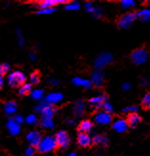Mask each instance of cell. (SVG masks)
I'll use <instances>...</instances> for the list:
<instances>
[{
  "label": "cell",
  "instance_id": "9a60e30c",
  "mask_svg": "<svg viewBox=\"0 0 150 156\" xmlns=\"http://www.w3.org/2000/svg\"><path fill=\"white\" fill-rule=\"evenodd\" d=\"M104 101H107V96L106 95H99V96L92 98L89 101V105L95 108H99Z\"/></svg>",
  "mask_w": 150,
  "mask_h": 156
},
{
  "label": "cell",
  "instance_id": "5b68a950",
  "mask_svg": "<svg viewBox=\"0 0 150 156\" xmlns=\"http://www.w3.org/2000/svg\"><path fill=\"white\" fill-rule=\"evenodd\" d=\"M112 59H113V57L110 53H106V52L101 53L96 58V60H95V66L100 70L101 68H103V67H105L106 65L112 62Z\"/></svg>",
  "mask_w": 150,
  "mask_h": 156
},
{
  "label": "cell",
  "instance_id": "e575fe53",
  "mask_svg": "<svg viewBox=\"0 0 150 156\" xmlns=\"http://www.w3.org/2000/svg\"><path fill=\"white\" fill-rule=\"evenodd\" d=\"M92 15L95 17H97V18L100 17L102 16V10H101L100 7H94V10L92 12Z\"/></svg>",
  "mask_w": 150,
  "mask_h": 156
},
{
  "label": "cell",
  "instance_id": "bcb514c9",
  "mask_svg": "<svg viewBox=\"0 0 150 156\" xmlns=\"http://www.w3.org/2000/svg\"><path fill=\"white\" fill-rule=\"evenodd\" d=\"M2 85H3V77L0 75V89H1Z\"/></svg>",
  "mask_w": 150,
  "mask_h": 156
},
{
  "label": "cell",
  "instance_id": "ffe728a7",
  "mask_svg": "<svg viewBox=\"0 0 150 156\" xmlns=\"http://www.w3.org/2000/svg\"><path fill=\"white\" fill-rule=\"evenodd\" d=\"M84 109H85V105L82 101H78L75 103L74 105V113L76 116H82L84 113Z\"/></svg>",
  "mask_w": 150,
  "mask_h": 156
},
{
  "label": "cell",
  "instance_id": "d590c367",
  "mask_svg": "<svg viewBox=\"0 0 150 156\" xmlns=\"http://www.w3.org/2000/svg\"><path fill=\"white\" fill-rule=\"evenodd\" d=\"M122 111L125 112V113H129V114H131V113H137L138 107L137 106H128V107H125Z\"/></svg>",
  "mask_w": 150,
  "mask_h": 156
},
{
  "label": "cell",
  "instance_id": "ee69618b",
  "mask_svg": "<svg viewBox=\"0 0 150 156\" xmlns=\"http://www.w3.org/2000/svg\"><path fill=\"white\" fill-rule=\"evenodd\" d=\"M18 43H19L20 46H23V45H24V40H23V38H22V37H20L18 38Z\"/></svg>",
  "mask_w": 150,
  "mask_h": 156
},
{
  "label": "cell",
  "instance_id": "3957f363",
  "mask_svg": "<svg viewBox=\"0 0 150 156\" xmlns=\"http://www.w3.org/2000/svg\"><path fill=\"white\" fill-rule=\"evenodd\" d=\"M148 58V53L147 50L145 48H139L136 49L131 54V59L135 64H142L145 63Z\"/></svg>",
  "mask_w": 150,
  "mask_h": 156
},
{
  "label": "cell",
  "instance_id": "e0dca14e",
  "mask_svg": "<svg viewBox=\"0 0 150 156\" xmlns=\"http://www.w3.org/2000/svg\"><path fill=\"white\" fill-rule=\"evenodd\" d=\"M16 109H17V105L16 101H7L4 105V111L6 115H8V116L15 114Z\"/></svg>",
  "mask_w": 150,
  "mask_h": 156
},
{
  "label": "cell",
  "instance_id": "8fae6325",
  "mask_svg": "<svg viewBox=\"0 0 150 156\" xmlns=\"http://www.w3.org/2000/svg\"><path fill=\"white\" fill-rule=\"evenodd\" d=\"M128 128L127 122L124 119H117L113 123V129L117 132H125Z\"/></svg>",
  "mask_w": 150,
  "mask_h": 156
},
{
  "label": "cell",
  "instance_id": "30bf717a",
  "mask_svg": "<svg viewBox=\"0 0 150 156\" xmlns=\"http://www.w3.org/2000/svg\"><path fill=\"white\" fill-rule=\"evenodd\" d=\"M68 1H64V0H45L38 4V8L39 10H43V9H51L54 8V6L58 5V4H67Z\"/></svg>",
  "mask_w": 150,
  "mask_h": 156
},
{
  "label": "cell",
  "instance_id": "f6af8a7d",
  "mask_svg": "<svg viewBox=\"0 0 150 156\" xmlns=\"http://www.w3.org/2000/svg\"><path fill=\"white\" fill-rule=\"evenodd\" d=\"M30 58L33 60V62H35V59H36V55H35V54H30Z\"/></svg>",
  "mask_w": 150,
  "mask_h": 156
},
{
  "label": "cell",
  "instance_id": "7a4b0ae2",
  "mask_svg": "<svg viewBox=\"0 0 150 156\" xmlns=\"http://www.w3.org/2000/svg\"><path fill=\"white\" fill-rule=\"evenodd\" d=\"M26 80V76L22 72L20 71H15L12 72L8 77V83L9 85L12 87H18L24 84Z\"/></svg>",
  "mask_w": 150,
  "mask_h": 156
},
{
  "label": "cell",
  "instance_id": "f1b7e54d",
  "mask_svg": "<svg viewBox=\"0 0 150 156\" xmlns=\"http://www.w3.org/2000/svg\"><path fill=\"white\" fill-rule=\"evenodd\" d=\"M141 104L145 108H148L150 106V93H146L145 95V97L142 98Z\"/></svg>",
  "mask_w": 150,
  "mask_h": 156
},
{
  "label": "cell",
  "instance_id": "9c48e42d",
  "mask_svg": "<svg viewBox=\"0 0 150 156\" xmlns=\"http://www.w3.org/2000/svg\"><path fill=\"white\" fill-rule=\"evenodd\" d=\"M91 83L96 85L97 87H100V86L103 85V83H104V73L99 69L94 71L92 74Z\"/></svg>",
  "mask_w": 150,
  "mask_h": 156
},
{
  "label": "cell",
  "instance_id": "44dd1931",
  "mask_svg": "<svg viewBox=\"0 0 150 156\" xmlns=\"http://www.w3.org/2000/svg\"><path fill=\"white\" fill-rule=\"evenodd\" d=\"M92 142L96 145H102V146H107L108 145V139L104 135L97 134L95 135L94 138H92Z\"/></svg>",
  "mask_w": 150,
  "mask_h": 156
},
{
  "label": "cell",
  "instance_id": "7dc6e473",
  "mask_svg": "<svg viewBox=\"0 0 150 156\" xmlns=\"http://www.w3.org/2000/svg\"><path fill=\"white\" fill-rule=\"evenodd\" d=\"M68 123H69L70 125H74L75 123H74V121H72V120H68Z\"/></svg>",
  "mask_w": 150,
  "mask_h": 156
},
{
  "label": "cell",
  "instance_id": "cb8c5ba5",
  "mask_svg": "<svg viewBox=\"0 0 150 156\" xmlns=\"http://www.w3.org/2000/svg\"><path fill=\"white\" fill-rule=\"evenodd\" d=\"M54 113V107L50 105H47L43 109V111L41 112L42 117H44V118H53Z\"/></svg>",
  "mask_w": 150,
  "mask_h": 156
},
{
  "label": "cell",
  "instance_id": "7bdbcfd3",
  "mask_svg": "<svg viewBox=\"0 0 150 156\" xmlns=\"http://www.w3.org/2000/svg\"><path fill=\"white\" fill-rule=\"evenodd\" d=\"M147 83H148V80H147L146 79H141V85L145 86V85H147Z\"/></svg>",
  "mask_w": 150,
  "mask_h": 156
},
{
  "label": "cell",
  "instance_id": "d4e9b609",
  "mask_svg": "<svg viewBox=\"0 0 150 156\" xmlns=\"http://www.w3.org/2000/svg\"><path fill=\"white\" fill-rule=\"evenodd\" d=\"M41 126L46 128H53L54 126V124L52 118H41Z\"/></svg>",
  "mask_w": 150,
  "mask_h": 156
},
{
  "label": "cell",
  "instance_id": "7c38bea8",
  "mask_svg": "<svg viewBox=\"0 0 150 156\" xmlns=\"http://www.w3.org/2000/svg\"><path fill=\"white\" fill-rule=\"evenodd\" d=\"M78 144L82 147H87L91 146L92 138L88 133H79L78 136Z\"/></svg>",
  "mask_w": 150,
  "mask_h": 156
},
{
  "label": "cell",
  "instance_id": "f546056e",
  "mask_svg": "<svg viewBox=\"0 0 150 156\" xmlns=\"http://www.w3.org/2000/svg\"><path fill=\"white\" fill-rule=\"evenodd\" d=\"M120 5L124 9H129L130 7H133L135 6V2L134 1H131V0H124V1L120 2Z\"/></svg>",
  "mask_w": 150,
  "mask_h": 156
},
{
  "label": "cell",
  "instance_id": "c3c4849f",
  "mask_svg": "<svg viewBox=\"0 0 150 156\" xmlns=\"http://www.w3.org/2000/svg\"><path fill=\"white\" fill-rule=\"evenodd\" d=\"M68 156H77V154L76 153H70Z\"/></svg>",
  "mask_w": 150,
  "mask_h": 156
},
{
  "label": "cell",
  "instance_id": "83f0119b",
  "mask_svg": "<svg viewBox=\"0 0 150 156\" xmlns=\"http://www.w3.org/2000/svg\"><path fill=\"white\" fill-rule=\"evenodd\" d=\"M43 94H44V91L43 90L36 89V90H33V91L31 92V96H32L33 99H35V100H40V99L42 98Z\"/></svg>",
  "mask_w": 150,
  "mask_h": 156
},
{
  "label": "cell",
  "instance_id": "836d02e7",
  "mask_svg": "<svg viewBox=\"0 0 150 156\" xmlns=\"http://www.w3.org/2000/svg\"><path fill=\"white\" fill-rule=\"evenodd\" d=\"M47 105H48V104H47L45 101H41L35 108H36V110H37V112L41 113V112L43 111V109H44V108H45Z\"/></svg>",
  "mask_w": 150,
  "mask_h": 156
},
{
  "label": "cell",
  "instance_id": "484cf974",
  "mask_svg": "<svg viewBox=\"0 0 150 156\" xmlns=\"http://www.w3.org/2000/svg\"><path fill=\"white\" fill-rule=\"evenodd\" d=\"M79 9V3L78 2H68L65 5V10H69V11H77Z\"/></svg>",
  "mask_w": 150,
  "mask_h": 156
},
{
  "label": "cell",
  "instance_id": "ac0fdd59",
  "mask_svg": "<svg viewBox=\"0 0 150 156\" xmlns=\"http://www.w3.org/2000/svg\"><path fill=\"white\" fill-rule=\"evenodd\" d=\"M92 128H93V123L89 120L82 121L78 126L79 133H87V132L91 131Z\"/></svg>",
  "mask_w": 150,
  "mask_h": 156
},
{
  "label": "cell",
  "instance_id": "b9f144b4",
  "mask_svg": "<svg viewBox=\"0 0 150 156\" xmlns=\"http://www.w3.org/2000/svg\"><path fill=\"white\" fill-rule=\"evenodd\" d=\"M130 87H131L130 83H124V85H122V90H124V91H127V90L130 89Z\"/></svg>",
  "mask_w": 150,
  "mask_h": 156
},
{
  "label": "cell",
  "instance_id": "277c9868",
  "mask_svg": "<svg viewBox=\"0 0 150 156\" xmlns=\"http://www.w3.org/2000/svg\"><path fill=\"white\" fill-rule=\"evenodd\" d=\"M54 141H56L57 147H59L61 148H66L70 144V138L68 133L64 130L58 131L56 136H54Z\"/></svg>",
  "mask_w": 150,
  "mask_h": 156
},
{
  "label": "cell",
  "instance_id": "7402d4cb",
  "mask_svg": "<svg viewBox=\"0 0 150 156\" xmlns=\"http://www.w3.org/2000/svg\"><path fill=\"white\" fill-rule=\"evenodd\" d=\"M136 16H137L139 19H141V21H147L150 18V12L147 9L145 10H141L139 12L136 13Z\"/></svg>",
  "mask_w": 150,
  "mask_h": 156
},
{
  "label": "cell",
  "instance_id": "5bb4252c",
  "mask_svg": "<svg viewBox=\"0 0 150 156\" xmlns=\"http://www.w3.org/2000/svg\"><path fill=\"white\" fill-rule=\"evenodd\" d=\"M7 127H8V129L12 135H17L20 133V130H21L20 125H18L13 119H10L8 121V123H7Z\"/></svg>",
  "mask_w": 150,
  "mask_h": 156
},
{
  "label": "cell",
  "instance_id": "4fadbf2b",
  "mask_svg": "<svg viewBox=\"0 0 150 156\" xmlns=\"http://www.w3.org/2000/svg\"><path fill=\"white\" fill-rule=\"evenodd\" d=\"M63 99V95L57 92V93H51L49 95H47V97L45 98V101L48 105H54V104H58L59 101H61Z\"/></svg>",
  "mask_w": 150,
  "mask_h": 156
},
{
  "label": "cell",
  "instance_id": "60d3db41",
  "mask_svg": "<svg viewBox=\"0 0 150 156\" xmlns=\"http://www.w3.org/2000/svg\"><path fill=\"white\" fill-rule=\"evenodd\" d=\"M49 83H50V84H52V85H58V80H56V79H50V80H49Z\"/></svg>",
  "mask_w": 150,
  "mask_h": 156
},
{
  "label": "cell",
  "instance_id": "74e56055",
  "mask_svg": "<svg viewBox=\"0 0 150 156\" xmlns=\"http://www.w3.org/2000/svg\"><path fill=\"white\" fill-rule=\"evenodd\" d=\"M35 153H36L35 148L32 147H28V148L26 150V155H27V156H36Z\"/></svg>",
  "mask_w": 150,
  "mask_h": 156
},
{
  "label": "cell",
  "instance_id": "ba28073f",
  "mask_svg": "<svg viewBox=\"0 0 150 156\" xmlns=\"http://www.w3.org/2000/svg\"><path fill=\"white\" fill-rule=\"evenodd\" d=\"M26 139L29 142V144L32 146V147H33L38 146V144L40 143V141L42 139V136L38 131H30L27 134Z\"/></svg>",
  "mask_w": 150,
  "mask_h": 156
},
{
  "label": "cell",
  "instance_id": "6da1fadb",
  "mask_svg": "<svg viewBox=\"0 0 150 156\" xmlns=\"http://www.w3.org/2000/svg\"><path fill=\"white\" fill-rule=\"evenodd\" d=\"M37 147V151L40 153H47V152L53 151L54 148L57 147V144L54 137L46 136L41 139V141H40V143L38 144Z\"/></svg>",
  "mask_w": 150,
  "mask_h": 156
},
{
  "label": "cell",
  "instance_id": "8d00e7d4",
  "mask_svg": "<svg viewBox=\"0 0 150 156\" xmlns=\"http://www.w3.org/2000/svg\"><path fill=\"white\" fill-rule=\"evenodd\" d=\"M54 12V8H51V9H43V10H39L37 12V13L39 15H49V13H52Z\"/></svg>",
  "mask_w": 150,
  "mask_h": 156
},
{
  "label": "cell",
  "instance_id": "4316f807",
  "mask_svg": "<svg viewBox=\"0 0 150 156\" xmlns=\"http://www.w3.org/2000/svg\"><path fill=\"white\" fill-rule=\"evenodd\" d=\"M39 80H40V75L37 72H33L31 74V76H30L31 84H37L39 83Z\"/></svg>",
  "mask_w": 150,
  "mask_h": 156
},
{
  "label": "cell",
  "instance_id": "d6a6232c",
  "mask_svg": "<svg viewBox=\"0 0 150 156\" xmlns=\"http://www.w3.org/2000/svg\"><path fill=\"white\" fill-rule=\"evenodd\" d=\"M11 69V67L8 63H4L0 65V75L3 76L5 74H7L9 72V70Z\"/></svg>",
  "mask_w": 150,
  "mask_h": 156
},
{
  "label": "cell",
  "instance_id": "8992f818",
  "mask_svg": "<svg viewBox=\"0 0 150 156\" xmlns=\"http://www.w3.org/2000/svg\"><path fill=\"white\" fill-rule=\"evenodd\" d=\"M136 18H137V16H136V13H134V12L125 13V15H124L119 19L118 25H119L120 28L127 29L132 25V23L135 21Z\"/></svg>",
  "mask_w": 150,
  "mask_h": 156
},
{
  "label": "cell",
  "instance_id": "2e32d148",
  "mask_svg": "<svg viewBox=\"0 0 150 156\" xmlns=\"http://www.w3.org/2000/svg\"><path fill=\"white\" fill-rule=\"evenodd\" d=\"M141 121V118L140 115H138L137 113H131L128 115L127 117V125L131 127H136Z\"/></svg>",
  "mask_w": 150,
  "mask_h": 156
},
{
  "label": "cell",
  "instance_id": "1f68e13d",
  "mask_svg": "<svg viewBox=\"0 0 150 156\" xmlns=\"http://www.w3.org/2000/svg\"><path fill=\"white\" fill-rule=\"evenodd\" d=\"M100 107H102V109H103V111L106 112V113H110V112L113 111V106H112L110 104H109L108 101H104V103L101 105Z\"/></svg>",
  "mask_w": 150,
  "mask_h": 156
},
{
  "label": "cell",
  "instance_id": "52a82bcc",
  "mask_svg": "<svg viewBox=\"0 0 150 156\" xmlns=\"http://www.w3.org/2000/svg\"><path fill=\"white\" fill-rule=\"evenodd\" d=\"M94 121L99 125H108L112 122V116L110 113L100 111L96 113V115L94 116Z\"/></svg>",
  "mask_w": 150,
  "mask_h": 156
},
{
  "label": "cell",
  "instance_id": "d6986e66",
  "mask_svg": "<svg viewBox=\"0 0 150 156\" xmlns=\"http://www.w3.org/2000/svg\"><path fill=\"white\" fill-rule=\"evenodd\" d=\"M72 83L77 85V86H82L84 88H87V89H90L91 86H92V83L90 80H84L82 78H74L72 80Z\"/></svg>",
  "mask_w": 150,
  "mask_h": 156
},
{
  "label": "cell",
  "instance_id": "4dcf8cb0",
  "mask_svg": "<svg viewBox=\"0 0 150 156\" xmlns=\"http://www.w3.org/2000/svg\"><path fill=\"white\" fill-rule=\"evenodd\" d=\"M26 122H27V124H29V125H36L37 123V118L36 115L31 114L26 118Z\"/></svg>",
  "mask_w": 150,
  "mask_h": 156
},
{
  "label": "cell",
  "instance_id": "f35d334b",
  "mask_svg": "<svg viewBox=\"0 0 150 156\" xmlns=\"http://www.w3.org/2000/svg\"><path fill=\"white\" fill-rule=\"evenodd\" d=\"M12 119L15 120L18 125H21L24 122V119H23V117L21 116V115H16V116L13 117Z\"/></svg>",
  "mask_w": 150,
  "mask_h": 156
},
{
  "label": "cell",
  "instance_id": "603a6c76",
  "mask_svg": "<svg viewBox=\"0 0 150 156\" xmlns=\"http://www.w3.org/2000/svg\"><path fill=\"white\" fill-rule=\"evenodd\" d=\"M19 94L23 95V96H26V95H29L32 92V84L31 83H24L20 86L19 88Z\"/></svg>",
  "mask_w": 150,
  "mask_h": 156
},
{
  "label": "cell",
  "instance_id": "ab89813d",
  "mask_svg": "<svg viewBox=\"0 0 150 156\" xmlns=\"http://www.w3.org/2000/svg\"><path fill=\"white\" fill-rule=\"evenodd\" d=\"M85 8H86V10H87L88 12H92L93 10H94V6H93L92 2H87V3H85Z\"/></svg>",
  "mask_w": 150,
  "mask_h": 156
}]
</instances>
